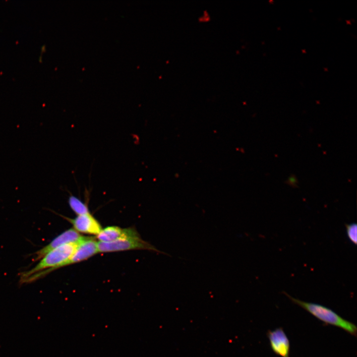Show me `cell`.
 <instances>
[{
    "instance_id": "obj_1",
    "label": "cell",
    "mask_w": 357,
    "mask_h": 357,
    "mask_svg": "<svg viewBox=\"0 0 357 357\" xmlns=\"http://www.w3.org/2000/svg\"><path fill=\"white\" fill-rule=\"evenodd\" d=\"M79 243H66L47 253L35 266L21 273L20 283L22 284L31 283L50 273L53 269L72 255Z\"/></svg>"
},
{
    "instance_id": "obj_2",
    "label": "cell",
    "mask_w": 357,
    "mask_h": 357,
    "mask_svg": "<svg viewBox=\"0 0 357 357\" xmlns=\"http://www.w3.org/2000/svg\"><path fill=\"white\" fill-rule=\"evenodd\" d=\"M284 294L293 303L300 306L326 325L341 328L350 335L357 336V326L344 319L331 309L318 303L305 302L293 298L285 292Z\"/></svg>"
},
{
    "instance_id": "obj_3",
    "label": "cell",
    "mask_w": 357,
    "mask_h": 357,
    "mask_svg": "<svg viewBox=\"0 0 357 357\" xmlns=\"http://www.w3.org/2000/svg\"><path fill=\"white\" fill-rule=\"evenodd\" d=\"M98 248L100 253L135 249H147L164 253L141 238L122 239L107 242L98 241Z\"/></svg>"
},
{
    "instance_id": "obj_4",
    "label": "cell",
    "mask_w": 357,
    "mask_h": 357,
    "mask_svg": "<svg viewBox=\"0 0 357 357\" xmlns=\"http://www.w3.org/2000/svg\"><path fill=\"white\" fill-rule=\"evenodd\" d=\"M98 242L87 237L81 241L72 255L65 261L53 269L51 272L61 267L85 260L98 253Z\"/></svg>"
},
{
    "instance_id": "obj_5",
    "label": "cell",
    "mask_w": 357,
    "mask_h": 357,
    "mask_svg": "<svg viewBox=\"0 0 357 357\" xmlns=\"http://www.w3.org/2000/svg\"><path fill=\"white\" fill-rule=\"evenodd\" d=\"M87 237L80 235L73 228L68 229L55 238L49 244L37 251L34 253L33 262L37 261L51 250L63 244L69 243H78Z\"/></svg>"
},
{
    "instance_id": "obj_6",
    "label": "cell",
    "mask_w": 357,
    "mask_h": 357,
    "mask_svg": "<svg viewBox=\"0 0 357 357\" xmlns=\"http://www.w3.org/2000/svg\"><path fill=\"white\" fill-rule=\"evenodd\" d=\"M267 336L274 353L281 357H290V341L282 327L268 330Z\"/></svg>"
},
{
    "instance_id": "obj_7",
    "label": "cell",
    "mask_w": 357,
    "mask_h": 357,
    "mask_svg": "<svg viewBox=\"0 0 357 357\" xmlns=\"http://www.w3.org/2000/svg\"><path fill=\"white\" fill-rule=\"evenodd\" d=\"M96 238L99 241L105 242L122 239L141 238L134 228H121L118 226H108L102 229Z\"/></svg>"
},
{
    "instance_id": "obj_8",
    "label": "cell",
    "mask_w": 357,
    "mask_h": 357,
    "mask_svg": "<svg viewBox=\"0 0 357 357\" xmlns=\"http://www.w3.org/2000/svg\"><path fill=\"white\" fill-rule=\"evenodd\" d=\"M66 218L78 233L98 235L102 229L99 222L90 213L77 215L74 219Z\"/></svg>"
},
{
    "instance_id": "obj_9",
    "label": "cell",
    "mask_w": 357,
    "mask_h": 357,
    "mask_svg": "<svg viewBox=\"0 0 357 357\" xmlns=\"http://www.w3.org/2000/svg\"><path fill=\"white\" fill-rule=\"evenodd\" d=\"M68 204L72 210L77 215L89 213V209L86 203L73 195L68 198Z\"/></svg>"
},
{
    "instance_id": "obj_10",
    "label": "cell",
    "mask_w": 357,
    "mask_h": 357,
    "mask_svg": "<svg viewBox=\"0 0 357 357\" xmlns=\"http://www.w3.org/2000/svg\"><path fill=\"white\" fill-rule=\"evenodd\" d=\"M347 237L351 242L355 245L357 243V225L353 223L346 225Z\"/></svg>"
},
{
    "instance_id": "obj_11",
    "label": "cell",
    "mask_w": 357,
    "mask_h": 357,
    "mask_svg": "<svg viewBox=\"0 0 357 357\" xmlns=\"http://www.w3.org/2000/svg\"><path fill=\"white\" fill-rule=\"evenodd\" d=\"M298 181L295 177V175H292L289 178L288 181H287V183H288L289 185L292 186H297V183Z\"/></svg>"
}]
</instances>
